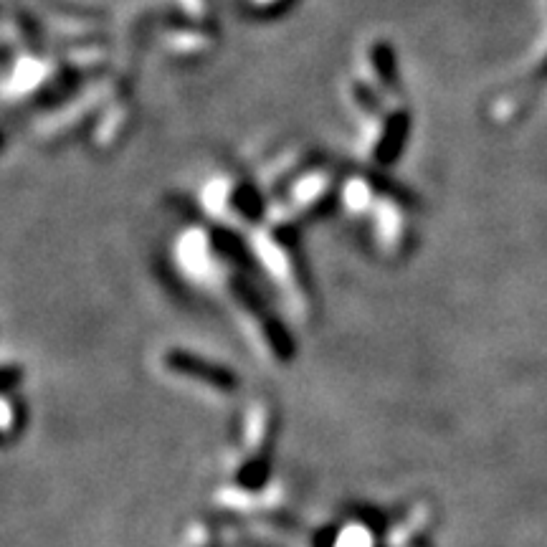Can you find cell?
<instances>
[{
    "instance_id": "obj_1",
    "label": "cell",
    "mask_w": 547,
    "mask_h": 547,
    "mask_svg": "<svg viewBox=\"0 0 547 547\" xmlns=\"http://www.w3.org/2000/svg\"><path fill=\"white\" fill-rule=\"evenodd\" d=\"M264 190L236 173H216L201 188V208L213 223L239 226V223H261L264 218Z\"/></svg>"
},
{
    "instance_id": "obj_2",
    "label": "cell",
    "mask_w": 547,
    "mask_h": 547,
    "mask_svg": "<svg viewBox=\"0 0 547 547\" xmlns=\"http://www.w3.org/2000/svg\"><path fill=\"white\" fill-rule=\"evenodd\" d=\"M365 218L373 223V236L383 249L403 251L411 244L413 206L408 203L406 193H401V190L383 185V190L378 193L373 208H370Z\"/></svg>"
},
{
    "instance_id": "obj_3",
    "label": "cell",
    "mask_w": 547,
    "mask_h": 547,
    "mask_svg": "<svg viewBox=\"0 0 547 547\" xmlns=\"http://www.w3.org/2000/svg\"><path fill=\"white\" fill-rule=\"evenodd\" d=\"M114 92H117L114 84L102 79L99 84H92V87L84 89L82 94L64 99V107L51 109L44 117V122H38V137H46V140H64V137L74 135L89 117H94L97 112H104V99L114 97Z\"/></svg>"
},
{
    "instance_id": "obj_4",
    "label": "cell",
    "mask_w": 547,
    "mask_h": 547,
    "mask_svg": "<svg viewBox=\"0 0 547 547\" xmlns=\"http://www.w3.org/2000/svg\"><path fill=\"white\" fill-rule=\"evenodd\" d=\"M163 363L170 373L185 375V378H193V380H203V383L221 390V393H233V390H239V375L233 373L231 368L213 363V360L208 358H201V355L190 353V350L173 347V350L165 353Z\"/></svg>"
},
{
    "instance_id": "obj_5",
    "label": "cell",
    "mask_w": 547,
    "mask_h": 547,
    "mask_svg": "<svg viewBox=\"0 0 547 547\" xmlns=\"http://www.w3.org/2000/svg\"><path fill=\"white\" fill-rule=\"evenodd\" d=\"M163 49L173 59H201L216 44V33L211 31V23H195L178 18L175 26L163 28Z\"/></svg>"
},
{
    "instance_id": "obj_6",
    "label": "cell",
    "mask_w": 547,
    "mask_h": 547,
    "mask_svg": "<svg viewBox=\"0 0 547 547\" xmlns=\"http://www.w3.org/2000/svg\"><path fill=\"white\" fill-rule=\"evenodd\" d=\"M130 102L127 99H114L112 107L104 109L99 114V122L94 125L92 130V140L94 147L99 150H107V147L117 145V142L125 137V130L130 127Z\"/></svg>"
},
{
    "instance_id": "obj_7",
    "label": "cell",
    "mask_w": 547,
    "mask_h": 547,
    "mask_svg": "<svg viewBox=\"0 0 547 547\" xmlns=\"http://www.w3.org/2000/svg\"><path fill=\"white\" fill-rule=\"evenodd\" d=\"M261 330H264L266 342H269V347H271V353L277 355L282 363H289V360L294 358V353H297V345H294L292 332H289L287 327H284L274 315H269L264 322H261Z\"/></svg>"
},
{
    "instance_id": "obj_8",
    "label": "cell",
    "mask_w": 547,
    "mask_h": 547,
    "mask_svg": "<svg viewBox=\"0 0 547 547\" xmlns=\"http://www.w3.org/2000/svg\"><path fill=\"white\" fill-rule=\"evenodd\" d=\"M266 477H269V459H254L241 469L239 482L246 489H259L266 482Z\"/></svg>"
},
{
    "instance_id": "obj_9",
    "label": "cell",
    "mask_w": 547,
    "mask_h": 547,
    "mask_svg": "<svg viewBox=\"0 0 547 547\" xmlns=\"http://www.w3.org/2000/svg\"><path fill=\"white\" fill-rule=\"evenodd\" d=\"M246 3H249V8L256 16H277L294 0H246Z\"/></svg>"
},
{
    "instance_id": "obj_10",
    "label": "cell",
    "mask_w": 547,
    "mask_h": 547,
    "mask_svg": "<svg viewBox=\"0 0 547 547\" xmlns=\"http://www.w3.org/2000/svg\"><path fill=\"white\" fill-rule=\"evenodd\" d=\"M18 380H23V368H18V365H6L3 368V378H0V385H3V393H11L13 388L18 385Z\"/></svg>"
},
{
    "instance_id": "obj_11",
    "label": "cell",
    "mask_w": 547,
    "mask_h": 547,
    "mask_svg": "<svg viewBox=\"0 0 547 547\" xmlns=\"http://www.w3.org/2000/svg\"><path fill=\"white\" fill-rule=\"evenodd\" d=\"M337 540V527H325V530L317 532L315 547H332Z\"/></svg>"
}]
</instances>
